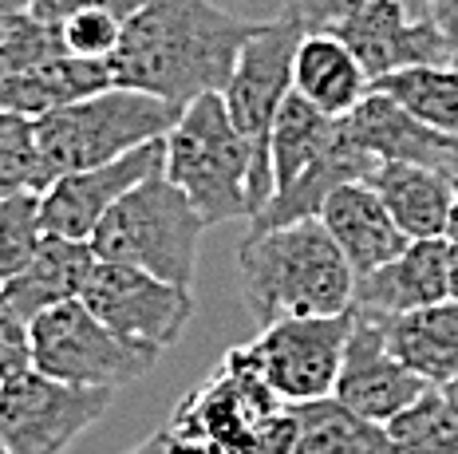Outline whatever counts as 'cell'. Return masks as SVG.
Wrapping results in <instances>:
<instances>
[{
	"mask_svg": "<svg viewBox=\"0 0 458 454\" xmlns=\"http://www.w3.org/2000/svg\"><path fill=\"white\" fill-rule=\"evenodd\" d=\"M261 21H242L209 0H147L111 55L114 88L147 91L174 107L222 96L245 40Z\"/></svg>",
	"mask_w": 458,
	"mask_h": 454,
	"instance_id": "1",
	"label": "cell"
},
{
	"mask_svg": "<svg viewBox=\"0 0 458 454\" xmlns=\"http://www.w3.org/2000/svg\"><path fill=\"white\" fill-rule=\"evenodd\" d=\"M237 289L261 328L304 316H340L356 300V273L317 222L250 230L237 245Z\"/></svg>",
	"mask_w": 458,
	"mask_h": 454,
	"instance_id": "2",
	"label": "cell"
},
{
	"mask_svg": "<svg viewBox=\"0 0 458 454\" xmlns=\"http://www.w3.org/2000/svg\"><path fill=\"white\" fill-rule=\"evenodd\" d=\"M166 178L178 186L206 225L253 217L276 194L273 158L233 127L222 96L182 107L166 135Z\"/></svg>",
	"mask_w": 458,
	"mask_h": 454,
	"instance_id": "3",
	"label": "cell"
},
{
	"mask_svg": "<svg viewBox=\"0 0 458 454\" xmlns=\"http://www.w3.org/2000/svg\"><path fill=\"white\" fill-rule=\"evenodd\" d=\"M170 454H289L297 411L265 387L242 359L222 367L174 407L162 427Z\"/></svg>",
	"mask_w": 458,
	"mask_h": 454,
	"instance_id": "4",
	"label": "cell"
},
{
	"mask_svg": "<svg viewBox=\"0 0 458 454\" xmlns=\"http://www.w3.org/2000/svg\"><path fill=\"white\" fill-rule=\"evenodd\" d=\"M178 115H182V107L147 96V91L107 88L91 99L32 119L44 190L64 174L107 166L131 150L166 139Z\"/></svg>",
	"mask_w": 458,
	"mask_h": 454,
	"instance_id": "5",
	"label": "cell"
},
{
	"mask_svg": "<svg viewBox=\"0 0 458 454\" xmlns=\"http://www.w3.org/2000/svg\"><path fill=\"white\" fill-rule=\"evenodd\" d=\"M202 233V214L162 170L111 206V214L91 233V249L99 261L131 265L166 285L190 289L198 273Z\"/></svg>",
	"mask_w": 458,
	"mask_h": 454,
	"instance_id": "6",
	"label": "cell"
},
{
	"mask_svg": "<svg viewBox=\"0 0 458 454\" xmlns=\"http://www.w3.org/2000/svg\"><path fill=\"white\" fill-rule=\"evenodd\" d=\"M352 336V312L340 316H304L261 328L250 344L233 348V359L261 380L289 407L332 399Z\"/></svg>",
	"mask_w": 458,
	"mask_h": 454,
	"instance_id": "7",
	"label": "cell"
},
{
	"mask_svg": "<svg viewBox=\"0 0 458 454\" xmlns=\"http://www.w3.org/2000/svg\"><path fill=\"white\" fill-rule=\"evenodd\" d=\"M28 340H32V372L91 391H119L142 380L158 359L155 352L123 344L83 308V300L40 312L28 324Z\"/></svg>",
	"mask_w": 458,
	"mask_h": 454,
	"instance_id": "8",
	"label": "cell"
},
{
	"mask_svg": "<svg viewBox=\"0 0 458 454\" xmlns=\"http://www.w3.org/2000/svg\"><path fill=\"white\" fill-rule=\"evenodd\" d=\"M80 300L123 344L155 356L178 344V336L186 332L190 316H194V292L190 289L166 285L142 269L111 261H95Z\"/></svg>",
	"mask_w": 458,
	"mask_h": 454,
	"instance_id": "9",
	"label": "cell"
},
{
	"mask_svg": "<svg viewBox=\"0 0 458 454\" xmlns=\"http://www.w3.org/2000/svg\"><path fill=\"white\" fill-rule=\"evenodd\" d=\"M114 391L72 387L28 367L0 383V450L64 454L88 427L107 415Z\"/></svg>",
	"mask_w": 458,
	"mask_h": 454,
	"instance_id": "10",
	"label": "cell"
},
{
	"mask_svg": "<svg viewBox=\"0 0 458 454\" xmlns=\"http://www.w3.org/2000/svg\"><path fill=\"white\" fill-rule=\"evenodd\" d=\"M301 40V24H293L289 16L276 13V21H261L257 32L245 40L233 75L222 91L233 127L261 150H269L273 119L281 103L293 96V60H297Z\"/></svg>",
	"mask_w": 458,
	"mask_h": 454,
	"instance_id": "11",
	"label": "cell"
},
{
	"mask_svg": "<svg viewBox=\"0 0 458 454\" xmlns=\"http://www.w3.org/2000/svg\"><path fill=\"white\" fill-rule=\"evenodd\" d=\"M166 170V139L150 147H139L131 155L114 158L107 166L80 170V174H64L40 194V222L44 233L72 241H91L99 222L111 214L119 198H127L135 186Z\"/></svg>",
	"mask_w": 458,
	"mask_h": 454,
	"instance_id": "12",
	"label": "cell"
},
{
	"mask_svg": "<svg viewBox=\"0 0 458 454\" xmlns=\"http://www.w3.org/2000/svg\"><path fill=\"white\" fill-rule=\"evenodd\" d=\"M427 391H435V387H427L411 367H403L391 356L376 312L352 308V336H348V352H344V367H340L332 399H340L348 411L387 427L391 419H399Z\"/></svg>",
	"mask_w": 458,
	"mask_h": 454,
	"instance_id": "13",
	"label": "cell"
},
{
	"mask_svg": "<svg viewBox=\"0 0 458 454\" xmlns=\"http://www.w3.org/2000/svg\"><path fill=\"white\" fill-rule=\"evenodd\" d=\"M336 36L352 48L371 83L423 63H446L435 24L411 16L399 0H371L336 28Z\"/></svg>",
	"mask_w": 458,
	"mask_h": 454,
	"instance_id": "14",
	"label": "cell"
},
{
	"mask_svg": "<svg viewBox=\"0 0 458 454\" xmlns=\"http://www.w3.org/2000/svg\"><path fill=\"white\" fill-rule=\"evenodd\" d=\"M379 166L376 155H368L364 147L356 143V135L348 130V122L336 119V130H332L328 147L320 150V158L304 170L301 178H293L284 190H276L269 198L261 214L250 222V230H284V225L297 222H317L324 202L348 182H368L371 170Z\"/></svg>",
	"mask_w": 458,
	"mask_h": 454,
	"instance_id": "15",
	"label": "cell"
},
{
	"mask_svg": "<svg viewBox=\"0 0 458 454\" xmlns=\"http://www.w3.org/2000/svg\"><path fill=\"white\" fill-rule=\"evenodd\" d=\"M443 300H451V241L427 238V241H411L384 269L360 277L352 308L399 316V312L431 308L443 305Z\"/></svg>",
	"mask_w": 458,
	"mask_h": 454,
	"instance_id": "16",
	"label": "cell"
},
{
	"mask_svg": "<svg viewBox=\"0 0 458 454\" xmlns=\"http://www.w3.org/2000/svg\"><path fill=\"white\" fill-rule=\"evenodd\" d=\"M320 225L332 233V241L340 245V253L348 257L356 281L384 269L387 261H395L399 253L411 245V238L395 225V217L387 214V206L379 202V194L371 190L368 182L340 186V190L324 202Z\"/></svg>",
	"mask_w": 458,
	"mask_h": 454,
	"instance_id": "17",
	"label": "cell"
},
{
	"mask_svg": "<svg viewBox=\"0 0 458 454\" xmlns=\"http://www.w3.org/2000/svg\"><path fill=\"white\" fill-rule=\"evenodd\" d=\"M95 261L99 257H95L91 241H72V238H52V233H44L32 261H28L13 281H4L0 292H4V300L13 305L16 316H21L24 324H32L40 312L68 305V300H80Z\"/></svg>",
	"mask_w": 458,
	"mask_h": 454,
	"instance_id": "18",
	"label": "cell"
},
{
	"mask_svg": "<svg viewBox=\"0 0 458 454\" xmlns=\"http://www.w3.org/2000/svg\"><path fill=\"white\" fill-rule=\"evenodd\" d=\"M368 186L379 194L387 214L411 241L446 238L454 206V178L435 166L419 163H379L371 170Z\"/></svg>",
	"mask_w": 458,
	"mask_h": 454,
	"instance_id": "19",
	"label": "cell"
},
{
	"mask_svg": "<svg viewBox=\"0 0 458 454\" xmlns=\"http://www.w3.org/2000/svg\"><path fill=\"white\" fill-rule=\"evenodd\" d=\"M376 316L391 356L403 367H411L427 387L443 391L451 380H458V305L454 300L399 312V316H384V312H376Z\"/></svg>",
	"mask_w": 458,
	"mask_h": 454,
	"instance_id": "20",
	"label": "cell"
},
{
	"mask_svg": "<svg viewBox=\"0 0 458 454\" xmlns=\"http://www.w3.org/2000/svg\"><path fill=\"white\" fill-rule=\"evenodd\" d=\"M114 88L107 60H80V55H52L36 63L32 71L13 75L0 83V111L4 115L40 119L60 107H72L80 99H91L99 91Z\"/></svg>",
	"mask_w": 458,
	"mask_h": 454,
	"instance_id": "21",
	"label": "cell"
},
{
	"mask_svg": "<svg viewBox=\"0 0 458 454\" xmlns=\"http://www.w3.org/2000/svg\"><path fill=\"white\" fill-rule=\"evenodd\" d=\"M344 122L356 135V143L368 155H376L379 163H419V166L443 170L446 150H451V139H454V135H443V130L423 127L395 99L379 96V91H368L364 103L352 115H344Z\"/></svg>",
	"mask_w": 458,
	"mask_h": 454,
	"instance_id": "22",
	"label": "cell"
},
{
	"mask_svg": "<svg viewBox=\"0 0 458 454\" xmlns=\"http://www.w3.org/2000/svg\"><path fill=\"white\" fill-rule=\"evenodd\" d=\"M293 91L320 107L324 115L344 119L364 103L371 80L336 32H312L301 40L297 60H293Z\"/></svg>",
	"mask_w": 458,
	"mask_h": 454,
	"instance_id": "23",
	"label": "cell"
},
{
	"mask_svg": "<svg viewBox=\"0 0 458 454\" xmlns=\"http://www.w3.org/2000/svg\"><path fill=\"white\" fill-rule=\"evenodd\" d=\"M297 411V442L289 454H399L384 423L348 411L340 399L301 403Z\"/></svg>",
	"mask_w": 458,
	"mask_h": 454,
	"instance_id": "24",
	"label": "cell"
},
{
	"mask_svg": "<svg viewBox=\"0 0 458 454\" xmlns=\"http://www.w3.org/2000/svg\"><path fill=\"white\" fill-rule=\"evenodd\" d=\"M332 130H336V119L324 115L320 107H312L297 91L281 103L273 130H269V158H273L276 190H284L293 178H301L304 170L317 163L320 150L328 147Z\"/></svg>",
	"mask_w": 458,
	"mask_h": 454,
	"instance_id": "25",
	"label": "cell"
},
{
	"mask_svg": "<svg viewBox=\"0 0 458 454\" xmlns=\"http://www.w3.org/2000/svg\"><path fill=\"white\" fill-rule=\"evenodd\" d=\"M371 91L395 99L423 127L458 135V68L451 63H423V68L395 71L371 83Z\"/></svg>",
	"mask_w": 458,
	"mask_h": 454,
	"instance_id": "26",
	"label": "cell"
},
{
	"mask_svg": "<svg viewBox=\"0 0 458 454\" xmlns=\"http://www.w3.org/2000/svg\"><path fill=\"white\" fill-rule=\"evenodd\" d=\"M399 454H458V415L438 391H427L415 407L387 423Z\"/></svg>",
	"mask_w": 458,
	"mask_h": 454,
	"instance_id": "27",
	"label": "cell"
},
{
	"mask_svg": "<svg viewBox=\"0 0 458 454\" xmlns=\"http://www.w3.org/2000/svg\"><path fill=\"white\" fill-rule=\"evenodd\" d=\"M44 194L40 155H36V122L0 111V198Z\"/></svg>",
	"mask_w": 458,
	"mask_h": 454,
	"instance_id": "28",
	"label": "cell"
},
{
	"mask_svg": "<svg viewBox=\"0 0 458 454\" xmlns=\"http://www.w3.org/2000/svg\"><path fill=\"white\" fill-rule=\"evenodd\" d=\"M44 241L40 222V194H13L0 198V285L32 261Z\"/></svg>",
	"mask_w": 458,
	"mask_h": 454,
	"instance_id": "29",
	"label": "cell"
},
{
	"mask_svg": "<svg viewBox=\"0 0 458 454\" xmlns=\"http://www.w3.org/2000/svg\"><path fill=\"white\" fill-rule=\"evenodd\" d=\"M52 55H64L60 40H55V28L40 24L32 13L0 21V83L32 71L36 63L52 60Z\"/></svg>",
	"mask_w": 458,
	"mask_h": 454,
	"instance_id": "30",
	"label": "cell"
},
{
	"mask_svg": "<svg viewBox=\"0 0 458 454\" xmlns=\"http://www.w3.org/2000/svg\"><path fill=\"white\" fill-rule=\"evenodd\" d=\"M123 24L114 13H103V8H91V13H75L68 16L60 28H55V40H60L64 55H80V60H107L123 40Z\"/></svg>",
	"mask_w": 458,
	"mask_h": 454,
	"instance_id": "31",
	"label": "cell"
},
{
	"mask_svg": "<svg viewBox=\"0 0 458 454\" xmlns=\"http://www.w3.org/2000/svg\"><path fill=\"white\" fill-rule=\"evenodd\" d=\"M364 4H371V0H281V16L301 24L304 36H312V32H336Z\"/></svg>",
	"mask_w": 458,
	"mask_h": 454,
	"instance_id": "32",
	"label": "cell"
},
{
	"mask_svg": "<svg viewBox=\"0 0 458 454\" xmlns=\"http://www.w3.org/2000/svg\"><path fill=\"white\" fill-rule=\"evenodd\" d=\"M32 367V340H28V324L13 312V305L0 292V383L24 375Z\"/></svg>",
	"mask_w": 458,
	"mask_h": 454,
	"instance_id": "33",
	"label": "cell"
},
{
	"mask_svg": "<svg viewBox=\"0 0 458 454\" xmlns=\"http://www.w3.org/2000/svg\"><path fill=\"white\" fill-rule=\"evenodd\" d=\"M147 0H32V16L47 28H60L68 16L75 13H91V8H103V13H114L119 21H131Z\"/></svg>",
	"mask_w": 458,
	"mask_h": 454,
	"instance_id": "34",
	"label": "cell"
},
{
	"mask_svg": "<svg viewBox=\"0 0 458 454\" xmlns=\"http://www.w3.org/2000/svg\"><path fill=\"white\" fill-rule=\"evenodd\" d=\"M427 21L435 24L438 40H443L446 63H451V68H458V0H438Z\"/></svg>",
	"mask_w": 458,
	"mask_h": 454,
	"instance_id": "35",
	"label": "cell"
},
{
	"mask_svg": "<svg viewBox=\"0 0 458 454\" xmlns=\"http://www.w3.org/2000/svg\"><path fill=\"white\" fill-rule=\"evenodd\" d=\"M127 454H170V442H166V434H150V439H142L139 447H131Z\"/></svg>",
	"mask_w": 458,
	"mask_h": 454,
	"instance_id": "36",
	"label": "cell"
},
{
	"mask_svg": "<svg viewBox=\"0 0 458 454\" xmlns=\"http://www.w3.org/2000/svg\"><path fill=\"white\" fill-rule=\"evenodd\" d=\"M399 4H403L411 16H419V21H427V16H431V8L438 4V0H399Z\"/></svg>",
	"mask_w": 458,
	"mask_h": 454,
	"instance_id": "37",
	"label": "cell"
},
{
	"mask_svg": "<svg viewBox=\"0 0 458 454\" xmlns=\"http://www.w3.org/2000/svg\"><path fill=\"white\" fill-rule=\"evenodd\" d=\"M21 13H32V0H0V21L4 16H21Z\"/></svg>",
	"mask_w": 458,
	"mask_h": 454,
	"instance_id": "38",
	"label": "cell"
},
{
	"mask_svg": "<svg viewBox=\"0 0 458 454\" xmlns=\"http://www.w3.org/2000/svg\"><path fill=\"white\" fill-rule=\"evenodd\" d=\"M446 241L458 245V182H454V206H451V222H446Z\"/></svg>",
	"mask_w": 458,
	"mask_h": 454,
	"instance_id": "39",
	"label": "cell"
},
{
	"mask_svg": "<svg viewBox=\"0 0 458 454\" xmlns=\"http://www.w3.org/2000/svg\"><path fill=\"white\" fill-rule=\"evenodd\" d=\"M443 170H446V174H451L454 182H458V135L451 139V150H446V163H443Z\"/></svg>",
	"mask_w": 458,
	"mask_h": 454,
	"instance_id": "40",
	"label": "cell"
},
{
	"mask_svg": "<svg viewBox=\"0 0 458 454\" xmlns=\"http://www.w3.org/2000/svg\"><path fill=\"white\" fill-rule=\"evenodd\" d=\"M451 300L458 305V245H451Z\"/></svg>",
	"mask_w": 458,
	"mask_h": 454,
	"instance_id": "41",
	"label": "cell"
},
{
	"mask_svg": "<svg viewBox=\"0 0 458 454\" xmlns=\"http://www.w3.org/2000/svg\"><path fill=\"white\" fill-rule=\"evenodd\" d=\"M438 395H443V399H446V407H451V411L458 415V380H451V383H446V387H443V391H438Z\"/></svg>",
	"mask_w": 458,
	"mask_h": 454,
	"instance_id": "42",
	"label": "cell"
},
{
	"mask_svg": "<svg viewBox=\"0 0 458 454\" xmlns=\"http://www.w3.org/2000/svg\"><path fill=\"white\" fill-rule=\"evenodd\" d=\"M0 454H4V450H0Z\"/></svg>",
	"mask_w": 458,
	"mask_h": 454,
	"instance_id": "43",
	"label": "cell"
}]
</instances>
